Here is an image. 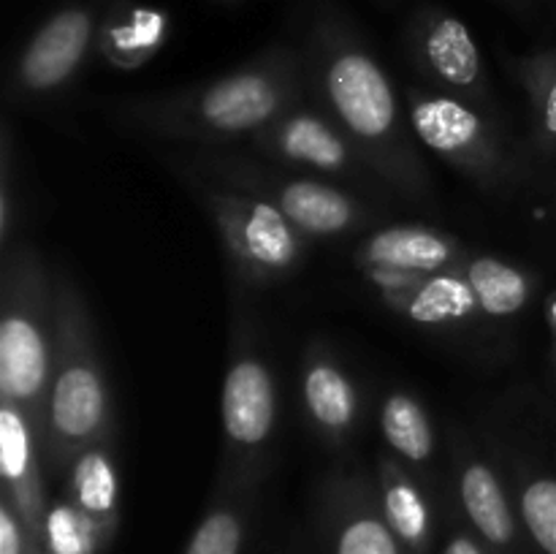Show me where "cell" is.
Here are the masks:
<instances>
[{
	"label": "cell",
	"mask_w": 556,
	"mask_h": 554,
	"mask_svg": "<svg viewBox=\"0 0 556 554\" xmlns=\"http://www.w3.org/2000/svg\"><path fill=\"white\" fill-rule=\"evenodd\" d=\"M331 554H405V546L386 521L380 500L364 478H337L329 492Z\"/></svg>",
	"instance_id": "5bb4252c"
},
{
	"label": "cell",
	"mask_w": 556,
	"mask_h": 554,
	"mask_svg": "<svg viewBox=\"0 0 556 554\" xmlns=\"http://www.w3.org/2000/svg\"><path fill=\"white\" fill-rule=\"evenodd\" d=\"M391 307L424 329H462L481 315L476 291L465 275V264L427 275L413 291L394 299Z\"/></svg>",
	"instance_id": "ac0fdd59"
},
{
	"label": "cell",
	"mask_w": 556,
	"mask_h": 554,
	"mask_svg": "<svg viewBox=\"0 0 556 554\" xmlns=\"http://www.w3.org/2000/svg\"><path fill=\"white\" fill-rule=\"evenodd\" d=\"M248 144L258 155L302 168V172L307 168V172L331 174V177H356L367 168V163L362 161L356 147L334 119L302 106H293L269 128L250 136Z\"/></svg>",
	"instance_id": "30bf717a"
},
{
	"label": "cell",
	"mask_w": 556,
	"mask_h": 554,
	"mask_svg": "<svg viewBox=\"0 0 556 554\" xmlns=\"http://www.w3.org/2000/svg\"><path fill=\"white\" fill-rule=\"evenodd\" d=\"M443 554H486L481 543L476 541L467 532H456V536L448 538V543L443 546Z\"/></svg>",
	"instance_id": "f1b7e54d"
},
{
	"label": "cell",
	"mask_w": 556,
	"mask_h": 554,
	"mask_svg": "<svg viewBox=\"0 0 556 554\" xmlns=\"http://www.w3.org/2000/svg\"><path fill=\"white\" fill-rule=\"evenodd\" d=\"M410 52L413 63L438 85V90L470 101L472 106L489 101L481 49L459 16L440 9L424 11L410 33Z\"/></svg>",
	"instance_id": "8fae6325"
},
{
	"label": "cell",
	"mask_w": 556,
	"mask_h": 554,
	"mask_svg": "<svg viewBox=\"0 0 556 554\" xmlns=\"http://www.w3.org/2000/svg\"><path fill=\"white\" fill-rule=\"evenodd\" d=\"M302 400L309 424L318 429L320 438L334 445L351 438L362 411L356 383L324 345H313L304 358Z\"/></svg>",
	"instance_id": "9a60e30c"
},
{
	"label": "cell",
	"mask_w": 556,
	"mask_h": 554,
	"mask_svg": "<svg viewBox=\"0 0 556 554\" xmlns=\"http://www.w3.org/2000/svg\"><path fill=\"white\" fill-rule=\"evenodd\" d=\"M215 223L220 242L242 280L253 286L286 280L304 255V234L269 201L223 188L199 174L179 172Z\"/></svg>",
	"instance_id": "8992f818"
},
{
	"label": "cell",
	"mask_w": 556,
	"mask_h": 554,
	"mask_svg": "<svg viewBox=\"0 0 556 554\" xmlns=\"http://www.w3.org/2000/svg\"><path fill=\"white\" fill-rule=\"evenodd\" d=\"M315 74L329 117L351 139L369 172L407 196L427 193V166L413 147L383 65L345 30L324 27L318 33Z\"/></svg>",
	"instance_id": "7a4b0ae2"
},
{
	"label": "cell",
	"mask_w": 556,
	"mask_h": 554,
	"mask_svg": "<svg viewBox=\"0 0 556 554\" xmlns=\"http://www.w3.org/2000/svg\"><path fill=\"white\" fill-rule=\"evenodd\" d=\"M465 275L476 291L481 315L489 318H510L521 313L535 288L530 272L497 255H470L465 261Z\"/></svg>",
	"instance_id": "44dd1931"
},
{
	"label": "cell",
	"mask_w": 556,
	"mask_h": 554,
	"mask_svg": "<svg viewBox=\"0 0 556 554\" xmlns=\"http://www.w3.org/2000/svg\"><path fill=\"white\" fill-rule=\"evenodd\" d=\"M299 101V63L291 49H269L242 68L177 92L130 98L112 109L139 134L220 147L261 134Z\"/></svg>",
	"instance_id": "6da1fadb"
},
{
	"label": "cell",
	"mask_w": 556,
	"mask_h": 554,
	"mask_svg": "<svg viewBox=\"0 0 556 554\" xmlns=\"http://www.w3.org/2000/svg\"><path fill=\"white\" fill-rule=\"evenodd\" d=\"M174 168L269 201L304 237H340L367 217L351 193L326 179L277 172L231 152H201L190 161H174Z\"/></svg>",
	"instance_id": "5b68a950"
},
{
	"label": "cell",
	"mask_w": 556,
	"mask_h": 554,
	"mask_svg": "<svg viewBox=\"0 0 556 554\" xmlns=\"http://www.w3.org/2000/svg\"><path fill=\"white\" fill-rule=\"evenodd\" d=\"M378 500L386 521L405 552L424 554L432 543V508L400 456L383 454L378 459Z\"/></svg>",
	"instance_id": "d6986e66"
},
{
	"label": "cell",
	"mask_w": 556,
	"mask_h": 554,
	"mask_svg": "<svg viewBox=\"0 0 556 554\" xmlns=\"http://www.w3.org/2000/svg\"><path fill=\"white\" fill-rule=\"evenodd\" d=\"M380 432L386 445L405 465H427L434 454V424L418 396L391 391L380 405Z\"/></svg>",
	"instance_id": "7402d4cb"
},
{
	"label": "cell",
	"mask_w": 556,
	"mask_h": 554,
	"mask_svg": "<svg viewBox=\"0 0 556 554\" xmlns=\"http://www.w3.org/2000/svg\"><path fill=\"white\" fill-rule=\"evenodd\" d=\"M226 470L223 481H253L277 429V383L266 358L244 335H233L220 394Z\"/></svg>",
	"instance_id": "ba28073f"
},
{
	"label": "cell",
	"mask_w": 556,
	"mask_h": 554,
	"mask_svg": "<svg viewBox=\"0 0 556 554\" xmlns=\"http://www.w3.org/2000/svg\"><path fill=\"white\" fill-rule=\"evenodd\" d=\"M58 340V291L41 255L16 248L0 275V400L27 413L38 440L47 421Z\"/></svg>",
	"instance_id": "277c9868"
},
{
	"label": "cell",
	"mask_w": 556,
	"mask_h": 554,
	"mask_svg": "<svg viewBox=\"0 0 556 554\" xmlns=\"http://www.w3.org/2000/svg\"><path fill=\"white\" fill-rule=\"evenodd\" d=\"M516 79L527 92L532 134L541 150L556 147V49L527 54L514 63Z\"/></svg>",
	"instance_id": "603a6c76"
},
{
	"label": "cell",
	"mask_w": 556,
	"mask_h": 554,
	"mask_svg": "<svg viewBox=\"0 0 556 554\" xmlns=\"http://www.w3.org/2000/svg\"><path fill=\"white\" fill-rule=\"evenodd\" d=\"M459 500L467 519L483 543L494 552H514L519 521L497 473L478 456H465L459 465Z\"/></svg>",
	"instance_id": "e0dca14e"
},
{
	"label": "cell",
	"mask_w": 556,
	"mask_h": 554,
	"mask_svg": "<svg viewBox=\"0 0 556 554\" xmlns=\"http://www.w3.org/2000/svg\"><path fill=\"white\" fill-rule=\"evenodd\" d=\"M65 476H68L65 498L96 527L101 546L109 549L119 527V481L112 456V440L81 451L71 462Z\"/></svg>",
	"instance_id": "2e32d148"
},
{
	"label": "cell",
	"mask_w": 556,
	"mask_h": 554,
	"mask_svg": "<svg viewBox=\"0 0 556 554\" xmlns=\"http://www.w3.org/2000/svg\"><path fill=\"white\" fill-rule=\"evenodd\" d=\"M519 514L543 554H556V478L530 476L519 489Z\"/></svg>",
	"instance_id": "484cf974"
},
{
	"label": "cell",
	"mask_w": 556,
	"mask_h": 554,
	"mask_svg": "<svg viewBox=\"0 0 556 554\" xmlns=\"http://www.w3.org/2000/svg\"><path fill=\"white\" fill-rule=\"evenodd\" d=\"M548 329H552V337H554V358H556V297L548 302Z\"/></svg>",
	"instance_id": "f546056e"
},
{
	"label": "cell",
	"mask_w": 556,
	"mask_h": 554,
	"mask_svg": "<svg viewBox=\"0 0 556 554\" xmlns=\"http://www.w3.org/2000/svg\"><path fill=\"white\" fill-rule=\"evenodd\" d=\"M0 554H43V546L27 530L5 492H0Z\"/></svg>",
	"instance_id": "4316f807"
},
{
	"label": "cell",
	"mask_w": 556,
	"mask_h": 554,
	"mask_svg": "<svg viewBox=\"0 0 556 554\" xmlns=\"http://www.w3.org/2000/svg\"><path fill=\"white\" fill-rule=\"evenodd\" d=\"M11 217H14V206H11V134L9 128H3V141H0V242H3V255L9 253Z\"/></svg>",
	"instance_id": "83f0119b"
},
{
	"label": "cell",
	"mask_w": 556,
	"mask_h": 554,
	"mask_svg": "<svg viewBox=\"0 0 556 554\" xmlns=\"http://www.w3.org/2000/svg\"><path fill=\"white\" fill-rule=\"evenodd\" d=\"M253 481H223L182 554H242Z\"/></svg>",
	"instance_id": "ffe728a7"
},
{
	"label": "cell",
	"mask_w": 556,
	"mask_h": 554,
	"mask_svg": "<svg viewBox=\"0 0 556 554\" xmlns=\"http://www.w3.org/2000/svg\"><path fill=\"white\" fill-rule=\"evenodd\" d=\"M467 259L470 255L465 253L459 239L440 228L416 226V223L372 231L356 250V264L362 269L386 266L413 275H438L465 264Z\"/></svg>",
	"instance_id": "4fadbf2b"
},
{
	"label": "cell",
	"mask_w": 556,
	"mask_h": 554,
	"mask_svg": "<svg viewBox=\"0 0 556 554\" xmlns=\"http://www.w3.org/2000/svg\"><path fill=\"white\" fill-rule=\"evenodd\" d=\"M163 33H166V20L157 11L130 9L128 14L117 16L103 27L101 49L114 65L136 68L155 52Z\"/></svg>",
	"instance_id": "cb8c5ba5"
},
{
	"label": "cell",
	"mask_w": 556,
	"mask_h": 554,
	"mask_svg": "<svg viewBox=\"0 0 556 554\" xmlns=\"http://www.w3.org/2000/svg\"><path fill=\"white\" fill-rule=\"evenodd\" d=\"M410 130L429 152L483 188H503L516 177V161L497 128L470 101L443 90L413 87L405 96Z\"/></svg>",
	"instance_id": "52a82bcc"
},
{
	"label": "cell",
	"mask_w": 556,
	"mask_h": 554,
	"mask_svg": "<svg viewBox=\"0 0 556 554\" xmlns=\"http://www.w3.org/2000/svg\"><path fill=\"white\" fill-rule=\"evenodd\" d=\"M103 552L96 527L71 505L68 498L49 505L43 521V554H98Z\"/></svg>",
	"instance_id": "d4e9b609"
},
{
	"label": "cell",
	"mask_w": 556,
	"mask_h": 554,
	"mask_svg": "<svg viewBox=\"0 0 556 554\" xmlns=\"http://www.w3.org/2000/svg\"><path fill=\"white\" fill-rule=\"evenodd\" d=\"M0 476L16 514L43 546L49 500L41 473V440L27 413L9 400H0Z\"/></svg>",
	"instance_id": "7c38bea8"
},
{
	"label": "cell",
	"mask_w": 556,
	"mask_h": 554,
	"mask_svg": "<svg viewBox=\"0 0 556 554\" xmlns=\"http://www.w3.org/2000/svg\"><path fill=\"white\" fill-rule=\"evenodd\" d=\"M54 291L58 340L41 454L54 473H65L81 451L112 440L114 411L90 307L65 275L54 277Z\"/></svg>",
	"instance_id": "3957f363"
},
{
	"label": "cell",
	"mask_w": 556,
	"mask_h": 554,
	"mask_svg": "<svg viewBox=\"0 0 556 554\" xmlns=\"http://www.w3.org/2000/svg\"><path fill=\"white\" fill-rule=\"evenodd\" d=\"M92 38L96 11L87 5H68L49 16L16 58L11 71V96L20 101L41 98L68 85L85 63Z\"/></svg>",
	"instance_id": "9c48e42d"
}]
</instances>
